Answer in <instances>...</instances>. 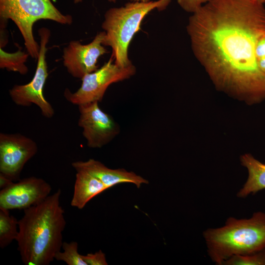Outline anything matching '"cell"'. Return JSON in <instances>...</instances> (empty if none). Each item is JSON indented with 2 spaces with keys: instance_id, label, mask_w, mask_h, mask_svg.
I'll list each match as a JSON object with an SVG mask.
<instances>
[{
  "instance_id": "obj_11",
  "label": "cell",
  "mask_w": 265,
  "mask_h": 265,
  "mask_svg": "<svg viewBox=\"0 0 265 265\" xmlns=\"http://www.w3.org/2000/svg\"><path fill=\"white\" fill-rule=\"evenodd\" d=\"M51 190V185L42 178L31 176L19 180L0 189V208L24 210L43 201Z\"/></svg>"
},
{
  "instance_id": "obj_7",
  "label": "cell",
  "mask_w": 265,
  "mask_h": 265,
  "mask_svg": "<svg viewBox=\"0 0 265 265\" xmlns=\"http://www.w3.org/2000/svg\"><path fill=\"white\" fill-rule=\"evenodd\" d=\"M40 36V50L34 77L27 84L15 85L9 90V95L17 105L28 106L34 104L40 108L46 118L53 117L54 110L43 95V88L48 76L46 54L47 44L50 37V30L45 27L38 30Z\"/></svg>"
},
{
  "instance_id": "obj_26",
  "label": "cell",
  "mask_w": 265,
  "mask_h": 265,
  "mask_svg": "<svg viewBox=\"0 0 265 265\" xmlns=\"http://www.w3.org/2000/svg\"><path fill=\"white\" fill-rule=\"evenodd\" d=\"M257 2L264 4L265 3V0H255Z\"/></svg>"
},
{
  "instance_id": "obj_24",
  "label": "cell",
  "mask_w": 265,
  "mask_h": 265,
  "mask_svg": "<svg viewBox=\"0 0 265 265\" xmlns=\"http://www.w3.org/2000/svg\"><path fill=\"white\" fill-rule=\"evenodd\" d=\"M74 0V2L75 3H78L82 1V0ZM107 0L109 2L115 3L117 0Z\"/></svg>"
},
{
  "instance_id": "obj_6",
  "label": "cell",
  "mask_w": 265,
  "mask_h": 265,
  "mask_svg": "<svg viewBox=\"0 0 265 265\" xmlns=\"http://www.w3.org/2000/svg\"><path fill=\"white\" fill-rule=\"evenodd\" d=\"M136 73L132 64L121 67L114 63L111 56L100 68L85 75L82 79L80 87L72 93L65 89L64 95L70 103L78 106L101 102L105 93L112 83L128 79Z\"/></svg>"
},
{
  "instance_id": "obj_25",
  "label": "cell",
  "mask_w": 265,
  "mask_h": 265,
  "mask_svg": "<svg viewBox=\"0 0 265 265\" xmlns=\"http://www.w3.org/2000/svg\"><path fill=\"white\" fill-rule=\"evenodd\" d=\"M133 1H141V2H148L150 1V0H132Z\"/></svg>"
},
{
  "instance_id": "obj_21",
  "label": "cell",
  "mask_w": 265,
  "mask_h": 265,
  "mask_svg": "<svg viewBox=\"0 0 265 265\" xmlns=\"http://www.w3.org/2000/svg\"><path fill=\"white\" fill-rule=\"evenodd\" d=\"M255 53L258 61L265 58V34L258 39L256 46Z\"/></svg>"
},
{
  "instance_id": "obj_18",
  "label": "cell",
  "mask_w": 265,
  "mask_h": 265,
  "mask_svg": "<svg viewBox=\"0 0 265 265\" xmlns=\"http://www.w3.org/2000/svg\"><path fill=\"white\" fill-rule=\"evenodd\" d=\"M265 265V247L253 254L245 256H234L222 265Z\"/></svg>"
},
{
  "instance_id": "obj_1",
  "label": "cell",
  "mask_w": 265,
  "mask_h": 265,
  "mask_svg": "<svg viewBox=\"0 0 265 265\" xmlns=\"http://www.w3.org/2000/svg\"><path fill=\"white\" fill-rule=\"evenodd\" d=\"M186 30L195 56L216 88L249 105L265 100L255 49L265 34V8L255 0H210Z\"/></svg>"
},
{
  "instance_id": "obj_16",
  "label": "cell",
  "mask_w": 265,
  "mask_h": 265,
  "mask_svg": "<svg viewBox=\"0 0 265 265\" xmlns=\"http://www.w3.org/2000/svg\"><path fill=\"white\" fill-rule=\"evenodd\" d=\"M29 54L19 50L16 52L9 53L0 48V67L10 71L25 75L28 72L26 65Z\"/></svg>"
},
{
  "instance_id": "obj_19",
  "label": "cell",
  "mask_w": 265,
  "mask_h": 265,
  "mask_svg": "<svg viewBox=\"0 0 265 265\" xmlns=\"http://www.w3.org/2000/svg\"><path fill=\"white\" fill-rule=\"evenodd\" d=\"M83 260L88 265H107L105 254L101 250L95 253H88L86 255H81Z\"/></svg>"
},
{
  "instance_id": "obj_17",
  "label": "cell",
  "mask_w": 265,
  "mask_h": 265,
  "mask_svg": "<svg viewBox=\"0 0 265 265\" xmlns=\"http://www.w3.org/2000/svg\"><path fill=\"white\" fill-rule=\"evenodd\" d=\"M61 250L57 253L54 259L63 261L68 265H88L78 252V243L76 241L63 242Z\"/></svg>"
},
{
  "instance_id": "obj_10",
  "label": "cell",
  "mask_w": 265,
  "mask_h": 265,
  "mask_svg": "<svg viewBox=\"0 0 265 265\" xmlns=\"http://www.w3.org/2000/svg\"><path fill=\"white\" fill-rule=\"evenodd\" d=\"M105 31L97 34L87 44L72 41L65 47L63 62L68 73L73 77L82 79L85 75L98 68V58L107 51L103 45Z\"/></svg>"
},
{
  "instance_id": "obj_8",
  "label": "cell",
  "mask_w": 265,
  "mask_h": 265,
  "mask_svg": "<svg viewBox=\"0 0 265 265\" xmlns=\"http://www.w3.org/2000/svg\"><path fill=\"white\" fill-rule=\"evenodd\" d=\"M98 102L78 106V125L91 148H100L110 142L119 133L120 129L112 117L99 107Z\"/></svg>"
},
{
  "instance_id": "obj_22",
  "label": "cell",
  "mask_w": 265,
  "mask_h": 265,
  "mask_svg": "<svg viewBox=\"0 0 265 265\" xmlns=\"http://www.w3.org/2000/svg\"><path fill=\"white\" fill-rule=\"evenodd\" d=\"M13 183L12 180L7 178L1 173H0V188H6Z\"/></svg>"
},
{
  "instance_id": "obj_4",
  "label": "cell",
  "mask_w": 265,
  "mask_h": 265,
  "mask_svg": "<svg viewBox=\"0 0 265 265\" xmlns=\"http://www.w3.org/2000/svg\"><path fill=\"white\" fill-rule=\"evenodd\" d=\"M171 0L132 1L106 12L102 24L105 31L103 45L111 48V56L116 65L126 67L132 64L129 58V47L135 34L140 30L142 21L154 9H165Z\"/></svg>"
},
{
  "instance_id": "obj_12",
  "label": "cell",
  "mask_w": 265,
  "mask_h": 265,
  "mask_svg": "<svg viewBox=\"0 0 265 265\" xmlns=\"http://www.w3.org/2000/svg\"><path fill=\"white\" fill-rule=\"evenodd\" d=\"M72 166L76 170L87 171L101 181L108 188L123 183H132L139 188L142 184L149 182L133 172L128 171L124 168L111 169L101 162L93 159L86 161H76Z\"/></svg>"
},
{
  "instance_id": "obj_5",
  "label": "cell",
  "mask_w": 265,
  "mask_h": 265,
  "mask_svg": "<svg viewBox=\"0 0 265 265\" xmlns=\"http://www.w3.org/2000/svg\"><path fill=\"white\" fill-rule=\"evenodd\" d=\"M0 17L2 23L12 20L21 33L27 53L37 59L40 45L34 39V24L40 20H49L63 25H70L73 18L62 14L52 0H0Z\"/></svg>"
},
{
  "instance_id": "obj_3",
  "label": "cell",
  "mask_w": 265,
  "mask_h": 265,
  "mask_svg": "<svg viewBox=\"0 0 265 265\" xmlns=\"http://www.w3.org/2000/svg\"><path fill=\"white\" fill-rule=\"evenodd\" d=\"M208 255L222 265L234 256L253 254L265 247V213L254 212L247 219L229 217L220 228L203 232Z\"/></svg>"
},
{
  "instance_id": "obj_23",
  "label": "cell",
  "mask_w": 265,
  "mask_h": 265,
  "mask_svg": "<svg viewBox=\"0 0 265 265\" xmlns=\"http://www.w3.org/2000/svg\"><path fill=\"white\" fill-rule=\"evenodd\" d=\"M258 63L260 69L265 75V58L259 60Z\"/></svg>"
},
{
  "instance_id": "obj_20",
  "label": "cell",
  "mask_w": 265,
  "mask_h": 265,
  "mask_svg": "<svg viewBox=\"0 0 265 265\" xmlns=\"http://www.w3.org/2000/svg\"><path fill=\"white\" fill-rule=\"evenodd\" d=\"M210 0H177L180 6L185 11L193 13Z\"/></svg>"
},
{
  "instance_id": "obj_13",
  "label": "cell",
  "mask_w": 265,
  "mask_h": 265,
  "mask_svg": "<svg viewBox=\"0 0 265 265\" xmlns=\"http://www.w3.org/2000/svg\"><path fill=\"white\" fill-rule=\"evenodd\" d=\"M71 205L82 209L92 198L109 189L101 181L83 170H77Z\"/></svg>"
},
{
  "instance_id": "obj_2",
  "label": "cell",
  "mask_w": 265,
  "mask_h": 265,
  "mask_svg": "<svg viewBox=\"0 0 265 265\" xmlns=\"http://www.w3.org/2000/svg\"><path fill=\"white\" fill-rule=\"evenodd\" d=\"M58 189L40 203L25 209L18 220L16 239L21 260L26 265H49L63 243L66 222Z\"/></svg>"
},
{
  "instance_id": "obj_9",
  "label": "cell",
  "mask_w": 265,
  "mask_h": 265,
  "mask_svg": "<svg viewBox=\"0 0 265 265\" xmlns=\"http://www.w3.org/2000/svg\"><path fill=\"white\" fill-rule=\"evenodd\" d=\"M38 151L36 143L20 133H0V173L11 180H19L26 163Z\"/></svg>"
},
{
  "instance_id": "obj_14",
  "label": "cell",
  "mask_w": 265,
  "mask_h": 265,
  "mask_svg": "<svg viewBox=\"0 0 265 265\" xmlns=\"http://www.w3.org/2000/svg\"><path fill=\"white\" fill-rule=\"evenodd\" d=\"M240 162L248 172V178L237 196L244 198L265 189V163L256 159L252 155L245 154L240 157Z\"/></svg>"
},
{
  "instance_id": "obj_15",
  "label": "cell",
  "mask_w": 265,
  "mask_h": 265,
  "mask_svg": "<svg viewBox=\"0 0 265 265\" xmlns=\"http://www.w3.org/2000/svg\"><path fill=\"white\" fill-rule=\"evenodd\" d=\"M18 220L10 214L9 210L0 208V247L4 248L16 240L19 231Z\"/></svg>"
}]
</instances>
